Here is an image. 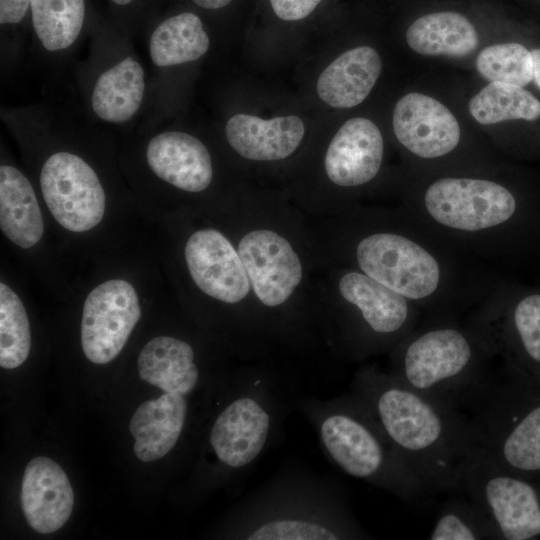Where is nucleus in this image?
Wrapping results in <instances>:
<instances>
[{"mask_svg": "<svg viewBox=\"0 0 540 540\" xmlns=\"http://www.w3.org/2000/svg\"><path fill=\"white\" fill-rule=\"evenodd\" d=\"M352 387L427 492L456 493L475 449L459 410L375 368L357 373Z\"/></svg>", "mask_w": 540, "mask_h": 540, "instance_id": "nucleus-1", "label": "nucleus"}, {"mask_svg": "<svg viewBox=\"0 0 540 540\" xmlns=\"http://www.w3.org/2000/svg\"><path fill=\"white\" fill-rule=\"evenodd\" d=\"M389 373L455 408L492 369L497 355L468 321H425L392 349Z\"/></svg>", "mask_w": 540, "mask_h": 540, "instance_id": "nucleus-2", "label": "nucleus"}, {"mask_svg": "<svg viewBox=\"0 0 540 540\" xmlns=\"http://www.w3.org/2000/svg\"><path fill=\"white\" fill-rule=\"evenodd\" d=\"M506 363L495 362L457 409L476 450L515 473H540V401L530 403Z\"/></svg>", "mask_w": 540, "mask_h": 540, "instance_id": "nucleus-3", "label": "nucleus"}, {"mask_svg": "<svg viewBox=\"0 0 540 540\" xmlns=\"http://www.w3.org/2000/svg\"><path fill=\"white\" fill-rule=\"evenodd\" d=\"M517 207L513 193L496 181L443 177L425 189L408 216L465 257L496 259L499 235Z\"/></svg>", "mask_w": 540, "mask_h": 540, "instance_id": "nucleus-4", "label": "nucleus"}, {"mask_svg": "<svg viewBox=\"0 0 540 540\" xmlns=\"http://www.w3.org/2000/svg\"><path fill=\"white\" fill-rule=\"evenodd\" d=\"M320 442L345 474L416 503L430 495L400 457L367 406L353 393L312 413Z\"/></svg>", "mask_w": 540, "mask_h": 540, "instance_id": "nucleus-5", "label": "nucleus"}, {"mask_svg": "<svg viewBox=\"0 0 540 540\" xmlns=\"http://www.w3.org/2000/svg\"><path fill=\"white\" fill-rule=\"evenodd\" d=\"M456 494L470 499L488 523L493 539L540 536V494L521 474L474 449L460 471Z\"/></svg>", "mask_w": 540, "mask_h": 540, "instance_id": "nucleus-6", "label": "nucleus"}, {"mask_svg": "<svg viewBox=\"0 0 540 540\" xmlns=\"http://www.w3.org/2000/svg\"><path fill=\"white\" fill-rule=\"evenodd\" d=\"M244 514L246 540H337L364 538L340 498L296 491L270 495Z\"/></svg>", "mask_w": 540, "mask_h": 540, "instance_id": "nucleus-7", "label": "nucleus"}, {"mask_svg": "<svg viewBox=\"0 0 540 540\" xmlns=\"http://www.w3.org/2000/svg\"><path fill=\"white\" fill-rule=\"evenodd\" d=\"M260 379L244 389L219 413L209 436L217 460L229 469L246 470L269 445L277 426L278 398Z\"/></svg>", "mask_w": 540, "mask_h": 540, "instance_id": "nucleus-8", "label": "nucleus"}, {"mask_svg": "<svg viewBox=\"0 0 540 540\" xmlns=\"http://www.w3.org/2000/svg\"><path fill=\"white\" fill-rule=\"evenodd\" d=\"M338 290L355 311L352 346L356 355L392 350L419 324L421 314L406 298L360 270L345 272Z\"/></svg>", "mask_w": 540, "mask_h": 540, "instance_id": "nucleus-9", "label": "nucleus"}, {"mask_svg": "<svg viewBox=\"0 0 540 540\" xmlns=\"http://www.w3.org/2000/svg\"><path fill=\"white\" fill-rule=\"evenodd\" d=\"M40 188L54 219L66 230L85 232L103 219L106 194L92 166L70 151H56L44 161Z\"/></svg>", "mask_w": 540, "mask_h": 540, "instance_id": "nucleus-10", "label": "nucleus"}, {"mask_svg": "<svg viewBox=\"0 0 540 540\" xmlns=\"http://www.w3.org/2000/svg\"><path fill=\"white\" fill-rule=\"evenodd\" d=\"M141 317L134 286L124 279L107 280L86 297L81 320V345L86 358L107 364L122 351Z\"/></svg>", "mask_w": 540, "mask_h": 540, "instance_id": "nucleus-11", "label": "nucleus"}, {"mask_svg": "<svg viewBox=\"0 0 540 540\" xmlns=\"http://www.w3.org/2000/svg\"><path fill=\"white\" fill-rule=\"evenodd\" d=\"M237 251L258 300L269 308L287 302L303 276L290 242L275 231L257 229L242 237Z\"/></svg>", "mask_w": 540, "mask_h": 540, "instance_id": "nucleus-12", "label": "nucleus"}, {"mask_svg": "<svg viewBox=\"0 0 540 540\" xmlns=\"http://www.w3.org/2000/svg\"><path fill=\"white\" fill-rule=\"evenodd\" d=\"M184 256L193 282L209 297L235 304L249 294L251 284L238 251L218 230L191 234Z\"/></svg>", "mask_w": 540, "mask_h": 540, "instance_id": "nucleus-13", "label": "nucleus"}, {"mask_svg": "<svg viewBox=\"0 0 540 540\" xmlns=\"http://www.w3.org/2000/svg\"><path fill=\"white\" fill-rule=\"evenodd\" d=\"M399 143L418 158L436 159L451 153L461 138L459 123L438 100L418 92L401 97L393 111Z\"/></svg>", "mask_w": 540, "mask_h": 540, "instance_id": "nucleus-14", "label": "nucleus"}, {"mask_svg": "<svg viewBox=\"0 0 540 540\" xmlns=\"http://www.w3.org/2000/svg\"><path fill=\"white\" fill-rule=\"evenodd\" d=\"M384 154L381 131L371 120H347L332 138L324 159L331 182L341 187H357L378 174Z\"/></svg>", "mask_w": 540, "mask_h": 540, "instance_id": "nucleus-15", "label": "nucleus"}, {"mask_svg": "<svg viewBox=\"0 0 540 540\" xmlns=\"http://www.w3.org/2000/svg\"><path fill=\"white\" fill-rule=\"evenodd\" d=\"M145 154L153 174L175 188L197 193L212 182L211 155L204 143L189 133L159 132L148 141Z\"/></svg>", "mask_w": 540, "mask_h": 540, "instance_id": "nucleus-16", "label": "nucleus"}, {"mask_svg": "<svg viewBox=\"0 0 540 540\" xmlns=\"http://www.w3.org/2000/svg\"><path fill=\"white\" fill-rule=\"evenodd\" d=\"M74 492L54 460L38 456L26 466L21 486V507L28 524L41 534L60 529L70 518Z\"/></svg>", "mask_w": 540, "mask_h": 540, "instance_id": "nucleus-17", "label": "nucleus"}, {"mask_svg": "<svg viewBox=\"0 0 540 540\" xmlns=\"http://www.w3.org/2000/svg\"><path fill=\"white\" fill-rule=\"evenodd\" d=\"M468 320L492 349L515 339L526 358L540 367V294L520 299L508 312L489 296Z\"/></svg>", "mask_w": 540, "mask_h": 540, "instance_id": "nucleus-18", "label": "nucleus"}, {"mask_svg": "<svg viewBox=\"0 0 540 540\" xmlns=\"http://www.w3.org/2000/svg\"><path fill=\"white\" fill-rule=\"evenodd\" d=\"M304 133L303 121L294 115L264 120L240 113L225 126L229 145L240 156L255 161L287 158L298 148Z\"/></svg>", "mask_w": 540, "mask_h": 540, "instance_id": "nucleus-19", "label": "nucleus"}, {"mask_svg": "<svg viewBox=\"0 0 540 540\" xmlns=\"http://www.w3.org/2000/svg\"><path fill=\"white\" fill-rule=\"evenodd\" d=\"M147 87L146 72L133 55H125L106 66L94 79L89 103L103 122L124 124L139 112Z\"/></svg>", "mask_w": 540, "mask_h": 540, "instance_id": "nucleus-20", "label": "nucleus"}, {"mask_svg": "<svg viewBox=\"0 0 540 540\" xmlns=\"http://www.w3.org/2000/svg\"><path fill=\"white\" fill-rule=\"evenodd\" d=\"M187 414L188 400L182 394L163 392L157 399L142 403L129 424L136 457L152 462L168 454L180 438Z\"/></svg>", "mask_w": 540, "mask_h": 540, "instance_id": "nucleus-21", "label": "nucleus"}, {"mask_svg": "<svg viewBox=\"0 0 540 540\" xmlns=\"http://www.w3.org/2000/svg\"><path fill=\"white\" fill-rule=\"evenodd\" d=\"M382 70L378 52L369 46L348 50L332 61L317 80L320 99L334 108H351L363 102Z\"/></svg>", "mask_w": 540, "mask_h": 540, "instance_id": "nucleus-22", "label": "nucleus"}, {"mask_svg": "<svg viewBox=\"0 0 540 540\" xmlns=\"http://www.w3.org/2000/svg\"><path fill=\"white\" fill-rule=\"evenodd\" d=\"M137 367L142 380L163 392L188 396L199 380L193 348L172 336H157L147 342L139 354Z\"/></svg>", "mask_w": 540, "mask_h": 540, "instance_id": "nucleus-23", "label": "nucleus"}, {"mask_svg": "<svg viewBox=\"0 0 540 540\" xmlns=\"http://www.w3.org/2000/svg\"><path fill=\"white\" fill-rule=\"evenodd\" d=\"M0 227L15 245L28 249L44 233V221L34 188L16 167L0 166Z\"/></svg>", "mask_w": 540, "mask_h": 540, "instance_id": "nucleus-24", "label": "nucleus"}, {"mask_svg": "<svg viewBox=\"0 0 540 540\" xmlns=\"http://www.w3.org/2000/svg\"><path fill=\"white\" fill-rule=\"evenodd\" d=\"M406 41L418 54L465 57L479 44L473 24L456 12H435L415 20L407 29Z\"/></svg>", "mask_w": 540, "mask_h": 540, "instance_id": "nucleus-25", "label": "nucleus"}, {"mask_svg": "<svg viewBox=\"0 0 540 540\" xmlns=\"http://www.w3.org/2000/svg\"><path fill=\"white\" fill-rule=\"evenodd\" d=\"M210 47L201 19L183 12L162 21L150 35L148 54L155 67L167 68L196 61Z\"/></svg>", "mask_w": 540, "mask_h": 540, "instance_id": "nucleus-26", "label": "nucleus"}, {"mask_svg": "<svg viewBox=\"0 0 540 540\" xmlns=\"http://www.w3.org/2000/svg\"><path fill=\"white\" fill-rule=\"evenodd\" d=\"M32 24L41 47L49 53L70 49L85 20L84 0H30Z\"/></svg>", "mask_w": 540, "mask_h": 540, "instance_id": "nucleus-27", "label": "nucleus"}, {"mask_svg": "<svg viewBox=\"0 0 540 540\" xmlns=\"http://www.w3.org/2000/svg\"><path fill=\"white\" fill-rule=\"evenodd\" d=\"M469 112L482 125L540 118V101L520 86L491 82L469 101Z\"/></svg>", "mask_w": 540, "mask_h": 540, "instance_id": "nucleus-28", "label": "nucleus"}, {"mask_svg": "<svg viewBox=\"0 0 540 540\" xmlns=\"http://www.w3.org/2000/svg\"><path fill=\"white\" fill-rule=\"evenodd\" d=\"M31 333L28 315L19 296L0 283V366L14 369L28 358Z\"/></svg>", "mask_w": 540, "mask_h": 540, "instance_id": "nucleus-29", "label": "nucleus"}, {"mask_svg": "<svg viewBox=\"0 0 540 540\" xmlns=\"http://www.w3.org/2000/svg\"><path fill=\"white\" fill-rule=\"evenodd\" d=\"M476 68L490 82L523 87L533 80L531 51L519 43L494 44L484 48L477 56Z\"/></svg>", "mask_w": 540, "mask_h": 540, "instance_id": "nucleus-30", "label": "nucleus"}, {"mask_svg": "<svg viewBox=\"0 0 540 540\" xmlns=\"http://www.w3.org/2000/svg\"><path fill=\"white\" fill-rule=\"evenodd\" d=\"M428 539L483 540L493 539V536L480 510L465 496L444 503Z\"/></svg>", "mask_w": 540, "mask_h": 540, "instance_id": "nucleus-31", "label": "nucleus"}, {"mask_svg": "<svg viewBox=\"0 0 540 540\" xmlns=\"http://www.w3.org/2000/svg\"><path fill=\"white\" fill-rule=\"evenodd\" d=\"M321 0H270L274 13L282 20H301L311 14Z\"/></svg>", "mask_w": 540, "mask_h": 540, "instance_id": "nucleus-32", "label": "nucleus"}, {"mask_svg": "<svg viewBox=\"0 0 540 540\" xmlns=\"http://www.w3.org/2000/svg\"><path fill=\"white\" fill-rule=\"evenodd\" d=\"M30 8V0H0V23L4 25L19 24Z\"/></svg>", "mask_w": 540, "mask_h": 540, "instance_id": "nucleus-33", "label": "nucleus"}, {"mask_svg": "<svg viewBox=\"0 0 540 540\" xmlns=\"http://www.w3.org/2000/svg\"><path fill=\"white\" fill-rule=\"evenodd\" d=\"M197 6L204 9H220L228 5L232 0H192Z\"/></svg>", "mask_w": 540, "mask_h": 540, "instance_id": "nucleus-34", "label": "nucleus"}, {"mask_svg": "<svg viewBox=\"0 0 540 540\" xmlns=\"http://www.w3.org/2000/svg\"><path fill=\"white\" fill-rule=\"evenodd\" d=\"M531 55L533 59V80L540 89V49L531 50Z\"/></svg>", "mask_w": 540, "mask_h": 540, "instance_id": "nucleus-35", "label": "nucleus"}, {"mask_svg": "<svg viewBox=\"0 0 540 540\" xmlns=\"http://www.w3.org/2000/svg\"><path fill=\"white\" fill-rule=\"evenodd\" d=\"M111 1L117 5H127L131 3L133 0H111Z\"/></svg>", "mask_w": 540, "mask_h": 540, "instance_id": "nucleus-36", "label": "nucleus"}]
</instances>
